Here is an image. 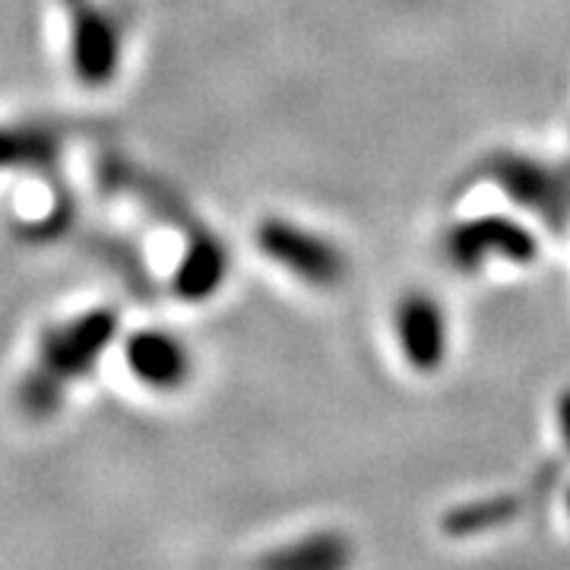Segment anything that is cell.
Returning a JSON list of instances; mask_svg holds the SVG:
<instances>
[{"instance_id":"obj_1","label":"cell","mask_w":570,"mask_h":570,"mask_svg":"<svg viewBox=\"0 0 570 570\" xmlns=\"http://www.w3.org/2000/svg\"><path fill=\"white\" fill-rule=\"evenodd\" d=\"M118 314L111 307H96L63 324H51L39 340L36 365L26 371L20 384V406L32 419H48L61 409L67 390L86 374H92L108 346L118 336Z\"/></svg>"},{"instance_id":"obj_2","label":"cell","mask_w":570,"mask_h":570,"mask_svg":"<svg viewBox=\"0 0 570 570\" xmlns=\"http://www.w3.org/2000/svg\"><path fill=\"white\" fill-rule=\"evenodd\" d=\"M257 247L266 261L279 264L314 288H336L348 273L346 254L324 235L307 232L305 225L288 219H264L257 225Z\"/></svg>"},{"instance_id":"obj_3","label":"cell","mask_w":570,"mask_h":570,"mask_svg":"<svg viewBox=\"0 0 570 570\" xmlns=\"http://www.w3.org/2000/svg\"><path fill=\"white\" fill-rule=\"evenodd\" d=\"M448 261L463 273H475L489 261H504L513 266H530L539 261V238L527 225L508 216H479L456 223L448 232Z\"/></svg>"},{"instance_id":"obj_4","label":"cell","mask_w":570,"mask_h":570,"mask_svg":"<svg viewBox=\"0 0 570 570\" xmlns=\"http://www.w3.org/2000/svg\"><path fill=\"white\" fill-rule=\"evenodd\" d=\"M70 20V61L82 86L102 89L121 67V26L96 0H61Z\"/></svg>"},{"instance_id":"obj_5","label":"cell","mask_w":570,"mask_h":570,"mask_svg":"<svg viewBox=\"0 0 570 570\" xmlns=\"http://www.w3.org/2000/svg\"><path fill=\"white\" fill-rule=\"evenodd\" d=\"M491 181L498 184L510 200L535 213L539 219L561 232L570 216V184L561 171L527 156H494L489 163Z\"/></svg>"},{"instance_id":"obj_6","label":"cell","mask_w":570,"mask_h":570,"mask_svg":"<svg viewBox=\"0 0 570 570\" xmlns=\"http://www.w3.org/2000/svg\"><path fill=\"white\" fill-rule=\"evenodd\" d=\"M396 340L412 371L431 374L444 365L450 346L448 314L428 292H409L396 305Z\"/></svg>"},{"instance_id":"obj_7","label":"cell","mask_w":570,"mask_h":570,"mask_svg":"<svg viewBox=\"0 0 570 570\" xmlns=\"http://www.w3.org/2000/svg\"><path fill=\"white\" fill-rule=\"evenodd\" d=\"M134 377L153 390H178L190 377V355L178 336L165 330H140L124 346Z\"/></svg>"},{"instance_id":"obj_8","label":"cell","mask_w":570,"mask_h":570,"mask_svg":"<svg viewBox=\"0 0 570 570\" xmlns=\"http://www.w3.org/2000/svg\"><path fill=\"white\" fill-rule=\"evenodd\" d=\"M225 273H228V250L213 232L200 228L197 235L187 238L184 261L175 273V292L187 302H206L223 288Z\"/></svg>"},{"instance_id":"obj_9","label":"cell","mask_w":570,"mask_h":570,"mask_svg":"<svg viewBox=\"0 0 570 570\" xmlns=\"http://www.w3.org/2000/svg\"><path fill=\"white\" fill-rule=\"evenodd\" d=\"M61 159V134L45 124L0 127V171H48Z\"/></svg>"},{"instance_id":"obj_10","label":"cell","mask_w":570,"mask_h":570,"mask_svg":"<svg viewBox=\"0 0 570 570\" xmlns=\"http://www.w3.org/2000/svg\"><path fill=\"white\" fill-rule=\"evenodd\" d=\"M333 558H340V542L330 535H314L298 546L269 554L264 570H330Z\"/></svg>"},{"instance_id":"obj_11","label":"cell","mask_w":570,"mask_h":570,"mask_svg":"<svg viewBox=\"0 0 570 570\" xmlns=\"http://www.w3.org/2000/svg\"><path fill=\"white\" fill-rule=\"evenodd\" d=\"M558 422H561V434H564V441H568V448H570V390L561 393V403H558Z\"/></svg>"}]
</instances>
